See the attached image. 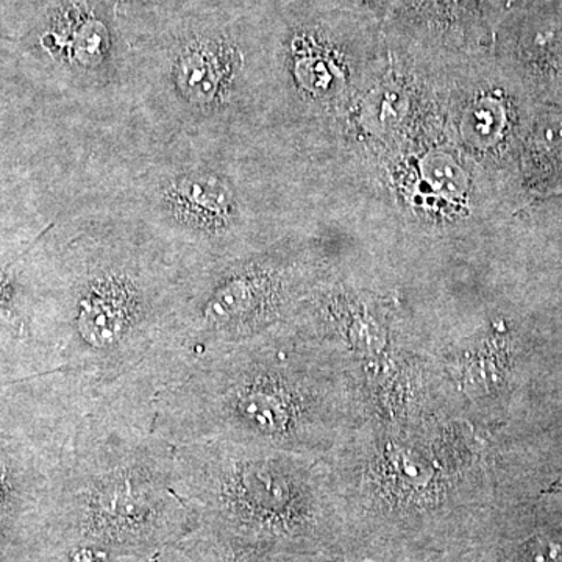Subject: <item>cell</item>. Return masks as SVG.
Segmentation results:
<instances>
[{
  "label": "cell",
  "mask_w": 562,
  "mask_h": 562,
  "mask_svg": "<svg viewBox=\"0 0 562 562\" xmlns=\"http://www.w3.org/2000/svg\"><path fill=\"white\" fill-rule=\"evenodd\" d=\"M324 458L353 561L461 560L497 502L491 436L432 409L368 416Z\"/></svg>",
  "instance_id": "6da1fadb"
},
{
  "label": "cell",
  "mask_w": 562,
  "mask_h": 562,
  "mask_svg": "<svg viewBox=\"0 0 562 562\" xmlns=\"http://www.w3.org/2000/svg\"><path fill=\"white\" fill-rule=\"evenodd\" d=\"M366 416L346 355L286 322L166 386L155 401L154 432L173 447L227 441L324 458Z\"/></svg>",
  "instance_id": "7a4b0ae2"
},
{
  "label": "cell",
  "mask_w": 562,
  "mask_h": 562,
  "mask_svg": "<svg viewBox=\"0 0 562 562\" xmlns=\"http://www.w3.org/2000/svg\"><path fill=\"white\" fill-rule=\"evenodd\" d=\"M43 513L46 552L154 558L201 527L177 490L176 447L116 416L77 422Z\"/></svg>",
  "instance_id": "3957f363"
},
{
  "label": "cell",
  "mask_w": 562,
  "mask_h": 562,
  "mask_svg": "<svg viewBox=\"0 0 562 562\" xmlns=\"http://www.w3.org/2000/svg\"><path fill=\"white\" fill-rule=\"evenodd\" d=\"M177 490L201 527L288 552L347 557L325 458L227 441L176 447Z\"/></svg>",
  "instance_id": "277c9868"
},
{
  "label": "cell",
  "mask_w": 562,
  "mask_h": 562,
  "mask_svg": "<svg viewBox=\"0 0 562 562\" xmlns=\"http://www.w3.org/2000/svg\"><path fill=\"white\" fill-rule=\"evenodd\" d=\"M308 294L305 269L281 257L247 258L210 272L190 302L177 303L166 328L172 383L199 361L277 330Z\"/></svg>",
  "instance_id": "5b68a950"
},
{
  "label": "cell",
  "mask_w": 562,
  "mask_h": 562,
  "mask_svg": "<svg viewBox=\"0 0 562 562\" xmlns=\"http://www.w3.org/2000/svg\"><path fill=\"white\" fill-rule=\"evenodd\" d=\"M171 46V79L181 98L202 109L220 102L243 61L231 29L192 25Z\"/></svg>",
  "instance_id": "8992f818"
},
{
  "label": "cell",
  "mask_w": 562,
  "mask_h": 562,
  "mask_svg": "<svg viewBox=\"0 0 562 562\" xmlns=\"http://www.w3.org/2000/svg\"><path fill=\"white\" fill-rule=\"evenodd\" d=\"M110 9L106 0H57L41 29V47L74 68L101 69L116 44Z\"/></svg>",
  "instance_id": "52a82bcc"
},
{
  "label": "cell",
  "mask_w": 562,
  "mask_h": 562,
  "mask_svg": "<svg viewBox=\"0 0 562 562\" xmlns=\"http://www.w3.org/2000/svg\"><path fill=\"white\" fill-rule=\"evenodd\" d=\"M162 198L172 220L202 241H222L231 235L235 198L216 173H183L166 187Z\"/></svg>",
  "instance_id": "ba28073f"
},
{
  "label": "cell",
  "mask_w": 562,
  "mask_h": 562,
  "mask_svg": "<svg viewBox=\"0 0 562 562\" xmlns=\"http://www.w3.org/2000/svg\"><path fill=\"white\" fill-rule=\"evenodd\" d=\"M155 562H349L346 558L288 552L272 547L254 546L199 527L181 541L165 547Z\"/></svg>",
  "instance_id": "9c48e42d"
},
{
  "label": "cell",
  "mask_w": 562,
  "mask_h": 562,
  "mask_svg": "<svg viewBox=\"0 0 562 562\" xmlns=\"http://www.w3.org/2000/svg\"><path fill=\"white\" fill-rule=\"evenodd\" d=\"M462 558L473 562H562V528L538 527L527 532H516L513 528L512 531L492 509Z\"/></svg>",
  "instance_id": "30bf717a"
},
{
  "label": "cell",
  "mask_w": 562,
  "mask_h": 562,
  "mask_svg": "<svg viewBox=\"0 0 562 562\" xmlns=\"http://www.w3.org/2000/svg\"><path fill=\"white\" fill-rule=\"evenodd\" d=\"M539 143L546 147H561L562 146V117L561 120H550L546 122L542 131H539Z\"/></svg>",
  "instance_id": "8fae6325"
},
{
  "label": "cell",
  "mask_w": 562,
  "mask_h": 562,
  "mask_svg": "<svg viewBox=\"0 0 562 562\" xmlns=\"http://www.w3.org/2000/svg\"><path fill=\"white\" fill-rule=\"evenodd\" d=\"M361 5L368 7L371 11H387L398 0H358Z\"/></svg>",
  "instance_id": "7c38bea8"
},
{
  "label": "cell",
  "mask_w": 562,
  "mask_h": 562,
  "mask_svg": "<svg viewBox=\"0 0 562 562\" xmlns=\"http://www.w3.org/2000/svg\"><path fill=\"white\" fill-rule=\"evenodd\" d=\"M10 283L9 279H7L3 273H0V305L5 303L7 297H9Z\"/></svg>",
  "instance_id": "4fadbf2b"
}]
</instances>
